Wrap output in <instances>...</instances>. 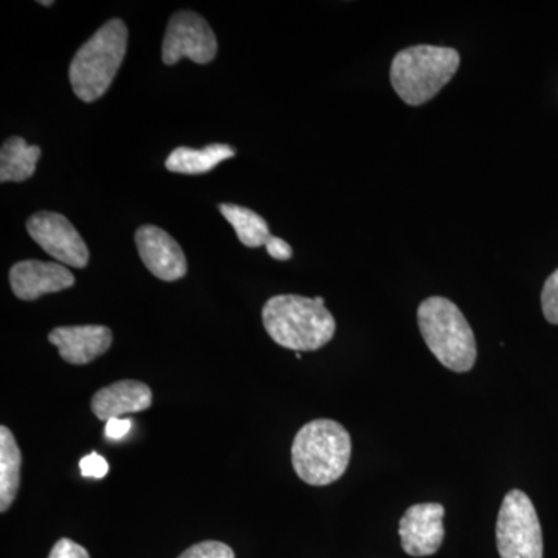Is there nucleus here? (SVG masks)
I'll return each mask as SVG.
<instances>
[{"label": "nucleus", "instance_id": "obj_11", "mask_svg": "<svg viewBox=\"0 0 558 558\" xmlns=\"http://www.w3.org/2000/svg\"><path fill=\"white\" fill-rule=\"evenodd\" d=\"M9 277L14 295L24 301H35L75 284V277L68 267L38 259L20 260L11 267Z\"/></svg>", "mask_w": 558, "mask_h": 558}, {"label": "nucleus", "instance_id": "obj_18", "mask_svg": "<svg viewBox=\"0 0 558 558\" xmlns=\"http://www.w3.org/2000/svg\"><path fill=\"white\" fill-rule=\"evenodd\" d=\"M179 558H234V553L226 543L208 539L191 546Z\"/></svg>", "mask_w": 558, "mask_h": 558}, {"label": "nucleus", "instance_id": "obj_23", "mask_svg": "<svg viewBox=\"0 0 558 558\" xmlns=\"http://www.w3.org/2000/svg\"><path fill=\"white\" fill-rule=\"evenodd\" d=\"M266 248L274 259L289 260L293 256L292 247L281 238L271 236V240L266 244Z\"/></svg>", "mask_w": 558, "mask_h": 558}, {"label": "nucleus", "instance_id": "obj_13", "mask_svg": "<svg viewBox=\"0 0 558 558\" xmlns=\"http://www.w3.org/2000/svg\"><path fill=\"white\" fill-rule=\"evenodd\" d=\"M153 405V391L138 380H120L98 389L92 398L90 409L100 421L142 413Z\"/></svg>", "mask_w": 558, "mask_h": 558}, {"label": "nucleus", "instance_id": "obj_10", "mask_svg": "<svg viewBox=\"0 0 558 558\" xmlns=\"http://www.w3.org/2000/svg\"><path fill=\"white\" fill-rule=\"evenodd\" d=\"M135 244L146 269L161 281H178L189 271V263L179 242L159 227H140L135 231Z\"/></svg>", "mask_w": 558, "mask_h": 558}, {"label": "nucleus", "instance_id": "obj_12", "mask_svg": "<svg viewBox=\"0 0 558 558\" xmlns=\"http://www.w3.org/2000/svg\"><path fill=\"white\" fill-rule=\"evenodd\" d=\"M49 341L69 365H87L112 347V330L100 325L61 326L49 333Z\"/></svg>", "mask_w": 558, "mask_h": 558}, {"label": "nucleus", "instance_id": "obj_14", "mask_svg": "<svg viewBox=\"0 0 558 558\" xmlns=\"http://www.w3.org/2000/svg\"><path fill=\"white\" fill-rule=\"evenodd\" d=\"M234 156H236V150L223 143H213V145L205 146L204 149L180 146L172 150L165 165H167L168 171L196 175L215 170L220 161L229 160Z\"/></svg>", "mask_w": 558, "mask_h": 558}, {"label": "nucleus", "instance_id": "obj_19", "mask_svg": "<svg viewBox=\"0 0 558 558\" xmlns=\"http://www.w3.org/2000/svg\"><path fill=\"white\" fill-rule=\"evenodd\" d=\"M542 307L545 318L558 325V269L546 279L542 292Z\"/></svg>", "mask_w": 558, "mask_h": 558}, {"label": "nucleus", "instance_id": "obj_24", "mask_svg": "<svg viewBox=\"0 0 558 558\" xmlns=\"http://www.w3.org/2000/svg\"><path fill=\"white\" fill-rule=\"evenodd\" d=\"M39 3H40V5H44V7H51V5H53L54 2H53V0H50V2H44V0H40Z\"/></svg>", "mask_w": 558, "mask_h": 558}, {"label": "nucleus", "instance_id": "obj_8", "mask_svg": "<svg viewBox=\"0 0 558 558\" xmlns=\"http://www.w3.org/2000/svg\"><path fill=\"white\" fill-rule=\"evenodd\" d=\"M27 231L32 240L62 266L84 269L89 264L90 253L86 242L60 213H36L27 220Z\"/></svg>", "mask_w": 558, "mask_h": 558}, {"label": "nucleus", "instance_id": "obj_17", "mask_svg": "<svg viewBox=\"0 0 558 558\" xmlns=\"http://www.w3.org/2000/svg\"><path fill=\"white\" fill-rule=\"evenodd\" d=\"M219 211L229 220L236 231L238 238L245 247H266L274 234L270 233L269 223L260 218L253 209L234 204H220Z\"/></svg>", "mask_w": 558, "mask_h": 558}, {"label": "nucleus", "instance_id": "obj_22", "mask_svg": "<svg viewBox=\"0 0 558 558\" xmlns=\"http://www.w3.org/2000/svg\"><path fill=\"white\" fill-rule=\"evenodd\" d=\"M131 418H110L106 422L105 435L110 440H120L131 432Z\"/></svg>", "mask_w": 558, "mask_h": 558}, {"label": "nucleus", "instance_id": "obj_7", "mask_svg": "<svg viewBox=\"0 0 558 558\" xmlns=\"http://www.w3.org/2000/svg\"><path fill=\"white\" fill-rule=\"evenodd\" d=\"M216 54L218 39L207 20L189 10L172 14L161 46L165 64H178L182 58H190L196 64H208Z\"/></svg>", "mask_w": 558, "mask_h": 558}, {"label": "nucleus", "instance_id": "obj_4", "mask_svg": "<svg viewBox=\"0 0 558 558\" xmlns=\"http://www.w3.org/2000/svg\"><path fill=\"white\" fill-rule=\"evenodd\" d=\"M418 329L446 368L468 373L476 362V339L464 314L444 296H429L417 310Z\"/></svg>", "mask_w": 558, "mask_h": 558}, {"label": "nucleus", "instance_id": "obj_2", "mask_svg": "<svg viewBox=\"0 0 558 558\" xmlns=\"http://www.w3.org/2000/svg\"><path fill=\"white\" fill-rule=\"evenodd\" d=\"M352 442L348 429L330 418H315L296 433L292 464L310 486H328L347 472Z\"/></svg>", "mask_w": 558, "mask_h": 558}, {"label": "nucleus", "instance_id": "obj_21", "mask_svg": "<svg viewBox=\"0 0 558 558\" xmlns=\"http://www.w3.org/2000/svg\"><path fill=\"white\" fill-rule=\"evenodd\" d=\"M49 558H90L86 548L70 538H61L54 543L50 550Z\"/></svg>", "mask_w": 558, "mask_h": 558}, {"label": "nucleus", "instance_id": "obj_20", "mask_svg": "<svg viewBox=\"0 0 558 558\" xmlns=\"http://www.w3.org/2000/svg\"><path fill=\"white\" fill-rule=\"evenodd\" d=\"M80 469L84 478L101 480L109 473L108 461L98 453H90L81 459Z\"/></svg>", "mask_w": 558, "mask_h": 558}, {"label": "nucleus", "instance_id": "obj_1", "mask_svg": "<svg viewBox=\"0 0 558 558\" xmlns=\"http://www.w3.org/2000/svg\"><path fill=\"white\" fill-rule=\"evenodd\" d=\"M263 323L270 339L295 352L318 351L336 336V319L323 296H271L263 307Z\"/></svg>", "mask_w": 558, "mask_h": 558}, {"label": "nucleus", "instance_id": "obj_9", "mask_svg": "<svg viewBox=\"0 0 558 558\" xmlns=\"http://www.w3.org/2000/svg\"><path fill=\"white\" fill-rule=\"evenodd\" d=\"M446 509L438 502L411 506L399 524L400 542L409 556L427 557L442 546Z\"/></svg>", "mask_w": 558, "mask_h": 558}, {"label": "nucleus", "instance_id": "obj_5", "mask_svg": "<svg viewBox=\"0 0 558 558\" xmlns=\"http://www.w3.org/2000/svg\"><path fill=\"white\" fill-rule=\"evenodd\" d=\"M459 64L461 57L451 47L413 46L396 54L389 78L400 100L421 106L450 83Z\"/></svg>", "mask_w": 558, "mask_h": 558}, {"label": "nucleus", "instance_id": "obj_3", "mask_svg": "<svg viewBox=\"0 0 558 558\" xmlns=\"http://www.w3.org/2000/svg\"><path fill=\"white\" fill-rule=\"evenodd\" d=\"M126 24L110 20L76 51L69 68V80L76 97L94 102L108 92L126 57Z\"/></svg>", "mask_w": 558, "mask_h": 558}, {"label": "nucleus", "instance_id": "obj_6", "mask_svg": "<svg viewBox=\"0 0 558 558\" xmlns=\"http://www.w3.org/2000/svg\"><path fill=\"white\" fill-rule=\"evenodd\" d=\"M497 546L501 558H543V535L537 510L524 492L510 490L497 520Z\"/></svg>", "mask_w": 558, "mask_h": 558}, {"label": "nucleus", "instance_id": "obj_16", "mask_svg": "<svg viewBox=\"0 0 558 558\" xmlns=\"http://www.w3.org/2000/svg\"><path fill=\"white\" fill-rule=\"evenodd\" d=\"M22 454L13 433L0 427V512L5 513L17 497L21 486Z\"/></svg>", "mask_w": 558, "mask_h": 558}, {"label": "nucleus", "instance_id": "obj_15", "mask_svg": "<svg viewBox=\"0 0 558 558\" xmlns=\"http://www.w3.org/2000/svg\"><path fill=\"white\" fill-rule=\"evenodd\" d=\"M40 156L43 150L39 146L28 145L17 135L7 138L0 149V182H25L31 179Z\"/></svg>", "mask_w": 558, "mask_h": 558}]
</instances>
